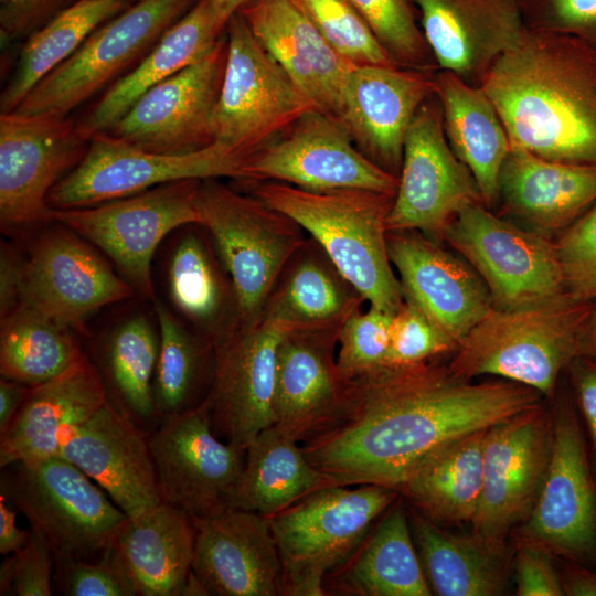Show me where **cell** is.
I'll list each match as a JSON object with an SVG mask.
<instances>
[{
    "mask_svg": "<svg viewBox=\"0 0 596 596\" xmlns=\"http://www.w3.org/2000/svg\"><path fill=\"white\" fill-rule=\"evenodd\" d=\"M344 385L341 416L304 451L336 485L395 490L446 445L535 407L544 397L517 382H476L429 362L383 368Z\"/></svg>",
    "mask_w": 596,
    "mask_h": 596,
    "instance_id": "6da1fadb",
    "label": "cell"
},
{
    "mask_svg": "<svg viewBox=\"0 0 596 596\" xmlns=\"http://www.w3.org/2000/svg\"><path fill=\"white\" fill-rule=\"evenodd\" d=\"M511 146L541 158L596 163V47L526 29L481 77Z\"/></svg>",
    "mask_w": 596,
    "mask_h": 596,
    "instance_id": "7a4b0ae2",
    "label": "cell"
},
{
    "mask_svg": "<svg viewBox=\"0 0 596 596\" xmlns=\"http://www.w3.org/2000/svg\"><path fill=\"white\" fill-rule=\"evenodd\" d=\"M253 195L306 230L370 306L396 312L404 297L386 226L394 196L361 189L310 191L276 181L257 183Z\"/></svg>",
    "mask_w": 596,
    "mask_h": 596,
    "instance_id": "3957f363",
    "label": "cell"
},
{
    "mask_svg": "<svg viewBox=\"0 0 596 596\" xmlns=\"http://www.w3.org/2000/svg\"><path fill=\"white\" fill-rule=\"evenodd\" d=\"M590 306L565 292L523 308H492L458 343L448 368L462 379L493 376L552 398L563 369L584 353Z\"/></svg>",
    "mask_w": 596,
    "mask_h": 596,
    "instance_id": "277c9868",
    "label": "cell"
},
{
    "mask_svg": "<svg viewBox=\"0 0 596 596\" xmlns=\"http://www.w3.org/2000/svg\"><path fill=\"white\" fill-rule=\"evenodd\" d=\"M0 494L24 514L55 558L102 555L128 518L98 485L62 456L1 468Z\"/></svg>",
    "mask_w": 596,
    "mask_h": 596,
    "instance_id": "5b68a950",
    "label": "cell"
},
{
    "mask_svg": "<svg viewBox=\"0 0 596 596\" xmlns=\"http://www.w3.org/2000/svg\"><path fill=\"white\" fill-rule=\"evenodd\" d=\"M398 494L377 485H332L269 517L283 563L284 595H323L326 573L349 560Z\"/></svg>",
    "mask_w": 596,
    "mask_h": 596,
    "instance_id": "8992f818",
    "label": "cell"
},
{
    "mask_svg": "<svg viewBox=\"0 0 596 596\" xmlns=\"http://www.w3.org/2000/svg\"><path fill=\"white\" fill-rule=\"evenodd\" d=\"M198 206L201 225L231 277L241 320L258 317L280 273L305 245L301 227L256 196L216 179L201 180Z\"/></svg>",
    "mask_w": 596,
    "mask_h": 596,
    "instance_id": "52a82bcc",
    "label": "cell"
},
{
    "mask_svg": "<svg viewBox=\"0 0 596 596\" xmlns=\"http://www.w3.org/2000/svg\"><path fill=\"white\" fill-rule=\"evenodd\" d=\"M226 63L212 119L213 142L251 157L316 109L237 12L227 22Z\"/></svg>",
    "mask_w": 596,
    "mask_h": 596,
    "instance_id": "ba28073f",
    "label": "cell"
},
{
    "mask_svg": "<svg viewBox=\"0 0 596 596\" xmlns=\"http://www.w3.org/2000/svg\"><path fill=\"white\" fill-rule=\"evenodd\" d=\"M199 0H137L94 30L13 111H70L129 72Z\"/></svg>",
    "mask_w": 596,
    "mask_h": 596,
    "instance_id": "9c48e42d",
    "label": "cell"
},
{
    "mask_svg": "<svg viewBox=\"0 0 596 596\" xmlns=\"http://www.w3.org/2000/svg\"><path fill=\"white\" fill-rule=\"evenodd\" d=\"M248 159L217 143L185 155L155 153L99 132L91 138L81 162L52 188L47 204L87 207L189 179L247 181Z\"/></svg>",
    "mask_w": 596,
    "mask_h": 596,
    "instance_id": "30bf717a",
    "label": "cell"
},
{
    "mask_svg": "<svg viewBox=\"0 0 596 596\" xmlns=\"http://www.w3.org/2000/svg\"><path fill=\"white\" fill-rule=\"evenodd\" d=\"M200 182L181 180L93 206L52 209L51 221L97 246L134 289L155 300L153 254L171 231L187 224L201 225Z\"/></svg>",
    "mask_w": 596,
    "mask_h": 596,
    "instance_id": "8fae6325",
    "label": "cell"
},
{
    "mask_svg": "<svg viewBox=\"0 0 596 596\" xmlns=\"http://www.w3.org/2000/svg\"><path fill=\"white\" fill-rule=\"evenodd\" d=\"M485 281L493 308L512 310L565 294L554 242L489 211L465 206L441 235Z\"/></svg>",
    "mask_w": 596,
    "mask_h": 596,
    "instance_id": "7c38bea8",
    "label": "cell"
},
{
    "mask_svg": "<svg viewBox=\"0 0 596 596\" xmlns=\"http://www.w3.org/2000/svg\"><path fill=\"white\" fill-rule=\"evenodd\" d=\"M91 138L54 113H0V224L15 232L52 222V188L85 156Z\"/></svg>",
    "mask_w": 596,
    "mask_h": 596,
    "instance_id": "4fadbf2b",
    "label": "cell"
},
{
    "mask_svg": "<svg viewBox=\"0 0 596 596\" xmlns=\"http://www.w3.org/2000/svg\"><path fill=\"white\" fill-rule=\"evenodd\" d=\"M553 445L538 499L515 528L517 542L553 557L596 566V483L586 443L572 405L561 400L552 412Z\"/></svg>",
    "mask_w": 596,
    "mask_h": 596,
    "instance_id": "5bb4252c",
    "label": "cell"
},
{
    "mask_svg": "<svg viewBox=\"0 0 596 596\" xmlns=\"http://www.w3.org/2000/svg\"><path fill=\"white\" fill-rule=\"evenodd\" d=\"M148 439L161 502L192 520L233 508L245 450L217 437L204 400L162 417Z\"/></svg>",
    "mask_w": 596,
    "mask_h": 596,
    "instance_id": "9a60e30c",
    "label": "cell"
},
{
    "mask_svg": "<svg viewBox=\"0 0 596 596\" xmlns=\"http://www.w3.org/2000/svg\"><path fill=\"white\" fill-rule=\"evenodd\" d=\"M247 182L276 181L310 191L361 189L395 195L398 177L368 158L342 124L312 109L253 153Z\"/></svg>",
    "mask_w": 596,
    "mask_h": 596,
    "instance_id": "2e32d148",
    "label": "cell"
},
{
    "mask_svg": "<svg viewBox=\"0 0 596 596\" xmlns=\"http://www.w3.org/2000/svg\"><path fill=\"white\" fill-rule=\"evenodd\" d=\"M553 445L552 414L543 403L487 429L482 490L472 532L505 545L529 517L541 491Z\"/></svg>",
    "mask_w": 596,
    "mask_h": 596,
    "instance_id": "e0dca14e",
    "label": "cell"
},
{
    "mask_svg": "<svg viewBox=\"0 0 596 596\" xmlns=\"http://www.w3.org/2000/svg\"><path fill=\"white\" fill-rule=\"evenodd\" d=\"M241 321L214 344L212 383L203 400L217 436L245 450L275 424L276 358L289 330L263 312Z\"/></svg>",
    "mask_w": 596,
    "mask_h": 596,
    "instance_id": "ac0fdd59",
    "label": "cell"
},
{
    "mask_svg": "<svg viewBox=\"0 0 596 596\" xmlns=\"http://www.w3.org/2000/svg\"><path fill=\"white\" fill-rule=\"evenodd\" d=\"M475 202H482L479 189L448 142L439 104L426 99L406 132L387 231L443 235L449 222Z\"/></svg>",
    "mask_w": 596,
    "mask_h": 596,
    "instance_id": "d6986e66",
    "label": "cell"
},
{
    "mask_svg": "<svg viewBox=\"0 0 596 596\" xmlns=\"http://www.w3.org/2000/svg\"><path fill=\"white\" fill-rule=\"evenodd\" d=\"M226 52L222 35L205 57L148 89L105 132L161 155H185L211 146Z\"/></svg>",
    "mask_w": 596,
    "mask_h": 596,
    "instance_id": "ffe728a7",
    "label": "cell"
},
{
    "mask_svg": "<svg viewBox=\"0 0 596 596\" xmlns=\"http://www.w3.org/2000/svg\"><path fill=\"white\" fill-rule=\"evenodd\" d=\"M134 290L73 231L54 230L38 240L25 260L21 305L84 332L91 313Z\"/></svg>",
    "mask_w": 596,
    "mask_h": 596,
    "instance_id": "44dd1931",
    "label": "cell"
},
{
    "mask_svg": "<svg viewBox=\"0 0 596 596\" xmlns=\"http://www.w3.org/2000/svg\"><path fill=\"white\" fill-rule=\"evenodd\" d=\"M192 573L206 595H284V570L269 520L230 508L193 520Z\"/></svg>",
    "mask_w": 596,
    "mask_h": 596,
    "instance_id": "7402d4cb",
    "label": "cell"
},
{
    "mask_svg": "<svg viewBox=\"0 0 596 596\" xmlns=\"http://www.w3.org/2000/svg\"><path fill=\"white\" fill-rule=\"evenodd\" d=\"M387 249L404 299L458 343L493 308L478 273L417 231L389 232Z\"/></svg>",
    "mask_w": 596,
    "mask_h": 596,
    "instance_id": "603a6c76",
    "label": "cell"
},
{
    "mask_svg": "<svg viewBox=\"0 0 596 596\" xmlns=\"http://www.w3.org/2000/svg\"><path fill=\"white\" fill-rule=\"evenodd\" d=\"M60 456L98 485L127 517L161 502L148 432L109 401L68 433Z\"/></svg>",
    "mask_w": 596,
    "mask_h": 596,
    "instance_id": "cb8c5ba5",
    "label": "cell"
},
{
    "mask_svg": "<svg viewBox=\"0 0 596 596\" xmlns=\"http://www.w3.org/2000/svg\"><path fill=\"white\" fill-rule=\"evenodd\" d=\"M430 93L433 77L418 71L354 65L343 86L338 120L368 158L396 175L406 132Z\"/></svg>",
    "mask_w": 596,
    "mask_h": 596,
    "instance_id": "d4e9b609",
    "label": "cell"
},
{
    "mask_svg": "<svg viewBox=\"0 0 596 596\" xmlns=\"http://www.w3.org/2000/svg\"><path fill=\"white\" fill-rule=\"evenodd\" d=\"M440 70L479 84L528 26L519 0H411Z\"/></svg>",
    "mask_w": 596,
    "mask_h": 596,
    "instance_id": "484cf974",
    "label": "cell"
},
{
    "mask_svg": "<svg viewBox=\"0 0 596 596\" xmlns=\"http://www.w3.org/2000/svg\"><path fill=\"white\" fill-rule=\"evenodd\" d=\"M246 24L316 109L338 119L353 64L324 40L297 0H251Z\"/></svg>",
    "mask_w": 596,
    "mask_h": 596,
    "instance_id": "4316f807",
    "label": "cell"
},
{
    "mask_svg": "<svg viewBox=\"0 0 596 596\" xmlns=\"http://www.w3.org/2000/svg\"><path fill=\"white\" fill-rule=\"evenodd\" d=\"M339 331H288L276 358L275 426L297 441L312 439L341 416L345 385L339 380L332 342Z\"/></svg>",
    "mask_w": 596,
    "mask_h": 596,
    "instance_id": "83f0119b",
    "label": "cell"
},
{
    "mask_svg": "<svg viewBox=\"0 0 596 596\" xmlns=\"http://www.w3.org/2000/svg\"><path fill=\"white\" fill-rule=\"evenodd\" d=\"M108 401L97 366L84 353L60 375L32 386L0 435V468L60 456L68 433Z\"/></svg>",
    "mask_w": 596,
    "mask_h": 596,
    "instance_id": "f1b7e54d",
    "label": "cell"
},
{
    "mask_svg": "<svg viewBox=\"0 0 596 596\" xmlns=\"http://www.w3.org/2000/svg\"><path fill=\"white\" fill-rule=\"evenodd\" d=\"M498 200L522 227L551 238L596 203V163L547 160L511 146Z\"/></svg>",
    "mask_w": 596,
    "mask_h": 596,
    "instance_id": "f546056e",
    "label": "cell"
},
{
    "mask_svg": "<svg viewBox=\"0 0 596 596\" xmlns=\"http://www.w3.org/2000/svg\"><path fill=\"white\" fill-rule=\"evenodd\" d=\"M194 542L193 520L160 502L128 517L111 547L138 596H182L192 571Z\"/></svg>",
    "mask_w": 596,
    "mask_h": 596,
    "instance_id": "4dcf8cb0",
    "label": "cell"
},
{
    "mask_svg": "<svg viewBox=\"0 0 596 596\" xmlns=\"http://www.w3.org/2000/svg\"><path fill=\"white\" fill-rule=\"evenodd\" d=\"M211 0H199L126 75L78 120L93 137L108 131L148 89L205 57L223 35Z\"/></svg>",
    "mask_w": 596,
    "mask_h": 596,
    "instance_id": "1f68e13d",
    "label": "cell"
},
{
    "mask_svg": "<svg viewBox=\"0 0 596 596\" xmlns=\"http://www.w3.org/2000/svg\"><path fill=\"white\" fill-rule=\"evenodd\" d=\"M433 94L451 149L472 174L485 205L491 206L498 201L500 172L511 148L500 115L480 85L448 71L433 76Z\"/></svg>",
    "mask_w": 596,
    "mask_h": 596,
    "instance_id": "d6a6232c",
    "label": "cell"
},
{
    "mask_svg": "<svg viewBox=\"0 0 596 596\" xmlns=\"http://www.w3.org/2000/svg\"><path fill=\"white\" fill-rule=\"evenodd\" d=\"M413 539L429 585L440 596H497L508 579L505 545L476 533L449 532L417 510L409 518Z\"/></svg>",
    "mask_w": 596,
    "mask_h": 596,
    "instance_id": "836d02e7",
    "label": "cell"
},
{
    "mask_svg": "<svg viewBox=\"0 0 596 596\" xmlns=\"http://www.w3.org/2000/svg\"><path fill=\"white\" fill-rule=\"evenodd\" d=\"M487 429L461 437L433 454L397 487V492L440 525L471 523L482 490Z\"/></svg>",
    "mask_w": 596,
    "mask_h": 596,
    "instance_id": "e575fe53",
    "label": "cell"
},
{
    "mask_svg": "<svg viewBox=\"0 0 596 596\" xmlns=\"http://www.w3.org/2000/svg\"><path fill=\"white\" fill-rule=\"evenodd\" d=\"M297 443L275 425L256 436L245 449L233 508L269 518L311 492L336 485L308 460Z\"/></svg>",
    "mask_w": 596,
    "mask_h": 596,
    "instance_id": "d590c367",
    "label": "cell"
},
{
    "mask_svg": "<svg viewBox=\"0 0 596 596\" xmlns=\"http://www.w3.org/2000/svg\"><path fill=\"white\" fill-rule=\"evenodd\" d=\"M128 0H78L25 39L15 68L0 94V113L18 108L32 88L71 57Z\"/></svg>",
    "mask_w": 596,
    "mask_h": 596,
    "instance_id": "8d00e7d4",
    "label": "cell"
},
{
    "mask_svg": "<svg viewBox=\"0 0 596 596\" xmlns=\"http://www.w3.org/2000/svg\"><path fill=\"white\" fill-rule=\"evenodd\" d=\"M361 298L330 260L302 255L263 313L289 331H339Z\"/></svg>",
    "mask_w": 596,
    "mask_h": 596,
    "instance_id": "74e56055",
    "label": "cell"
},
{
    "mask_svg": "<svg viewBox=\"0 0 596 596\" xmlns=\"http://www.w3.org/2000/svg\"><path fill=\"white\" fill-rule=\"evenodd\" d=\"M344 586L364 596H430L404 504L393 503L344 574Z\"/></svg>",
    "mask_w": 596,
    "mask_h": 596,
    "instance_id": "f35d334b",
    "label": "cell"
},
{
    "mask_svg": "<svg viewBox=\"0 0 596 596\" xmlns=\"http://www.w3.org/2000/svg\"><path fill=\"white\" fill-rule=\"evenodd\" d=\"M83 354L71 328L30 307L21 305L1 317V377L36 386L63 373Z\"/></svg>",
    "mask_w": 596,
    "mask_h": 596,
    "instance_id": "ab89813d",
    "label": "cell"
},
{
    "mask_svg": "<svg viewBox=\"0 0 596 596\" xmlns=\"http://www.w3.org/2000/svg\"><path fill=\"white\" fill-rule=\"evenodd\" d=\"M158 353L159 333L140 315L114 330L104 353L102 377L111 390L108 401L147 432L159 423L153 402Z\"/></svg>",
    "mask_w": 596,
    "mask_h": 596,
    "instance_id": "60d3db41",
    "label": "cell"
},
{
    "mask_svg": "<svg viewBox=\"0 0 596 596\" xmlns=\"http://www.w3.org/2000/svg\"><path fill=\"white\" fill-rule=\"evenodd\" d=\"M159 353L153 377L158 421L196 406L194 394L202 374L205 349L159 301L155 302ZM200 404V403H199Z\"/></svg>",
    "mask_w": 596,
    "mask_h": 596,
    "instance_id": "b9f144b4",
    "label": "cell"
},
{
    "mask_svg": "<svg viewBox=\"0 0 596 596\" xmlns=\"http://www.w3.org/2000/svg\"><path fill=\"white\" fill-rule=\"evenodd\" d=\"M172 302L189 319L206 324L222 308L223 289L216 268L204 243L193 234L175 246L168 267Z\"/></svg>",
    "mask_w": 596,
    "mask_h": 596,
    "instance_id": "7bdbcfd3",
    "label": "cell"
},
{
    "mask_svg": "<svg viewBox=\"0 0 596 596\" xmlns=\"http://www.w3.org/2000/svg\"><path fill=\"white\" fill-rule=\"evenodd\" d=\"M330 46L353 65L398 66L349 0H297Z\"/></svg>",
    "mask_w": 596,
    "mask_h": 596,
    "instance_id": "ee69618b",
    "label": "cell"
},
{
    "mask_svg": "<svg viewBox=\"0 0 596 596\" xmlns=\"http://www.w3.org/2000/svg\"><path fill=\"white\" fill-rule=\"evenodd\" d=\"M398 66L425 67L432 52L411 0H349Z\"/></svg>",
    "mask_w": 596,
    "mask_h": 596,
    "instance_id": "f6af8a7d",
    "label": "cell"
},
{
    "mask_svg": "<svg viewBox=\"0 0 596 596\" xmlns=\"http://www.w3.org/2000/svg\"><path fill=\"white\" fill-rule=\"evenodd\" d=\"M392 316L370 306L365 312L354 311L338 332L339 351L336 370L345 384L385 365Z\"/></svg>",
    "mask_w": 596,
    "mask_h": 596,
    "instance_id": "bcb514c9",
    "label": "cell"
},
{
    "mask_svg": "<svg viewBox=\"0 0 596 596\" xmlns=\"http://www.w3.org/2000/svg\"><path fill=\"white\" fill-rule=\"evenodd\" d=\"M457 343L423 310L404 299L391 318L384 368H409L455 351Z\"/></svg>",
    "mask_w": 596,
    "mask_h": 596,
    "instance_id": "7dc6e473",
    "label": "cell"
},
{
    "mask_svg": "<svg viewBox=\"0 0 596 596\" xmlns=\"http://www.w3.org/2000/svg\"><path fill=\"white\" fill-rule=\"evenodd\" d=\"M565 292L582 302L596 301V203L554 242Z\"/></svg>",
    "mask_w": 596,
    "mask_h": 596,
    "instance_id": "c3c4849f",
    "label": "cell"
},
{
    "mask_svg": "<svg viewBox=\"0 0 596 596\" xmlns=\"http://www.w3.org/2000/svg\"><path fill=\"white\" fill-rule=\"evenodd\" d=\"M53 584L66 596H138L111 546L94 558L56 557Z\"/></svg>",
    "mask_w": 596,
    "mask_h": 596,
    "instance_id": "681fc988",
    "label": "cell"
},
{
    "mask_svg": "<svg viewBox=\"0 0 596 596\" xmlns=\"http://www.w3.org/2000/svg\"><path fill=\"white\" fill-rule=\"evenodd\" d=\"M54 566L55 557L50 546L31 530L28 543L1 563L0 595H53Z\"/></svg>",
    "mask_w": 596,
    "mask_h": 596,
    "instance_id": "f907efd6",
    "label": "cell"
},
{
    "mask_svg": "<svg viewBox=\"0 0 596 596\" xmlns=\"http://www.w3.org/2000/svg\"><path fill=\"white\" fill-rule=\"evenodd\" d=\"M529 29L579 39L596 47V0H519Z\"/></svg>",
    "mask_w": 596,
    "mask_h": 596,
    "instance_id": "816d5d0a",
    "label": "cell"
},
{
    "mask_svg": "<svg viewBox=\"0 0 596 596\" xmlns=\"http://www.w3.org/2000/svg\"><path fill=\"white\" fill-rule=\"evenodd\" d=\"M517 543L515 594L518 596L564 595L560 574L553 565V556L535 545Z\"/></svg>",
    "mask_w": 596,
    "mask_h": 596,
    "instance_id": "f5cc1de1",
    "label": "cell"
},
{
    "mask_svg": "<svg viewBox=\"0 0 596 596\" xmlns=\"http://www.w3.org/2000/svg\"><path fill=\"white\" fill-rule=\"evenodd\" d=\"M78 0H8L0 9L2 42L25 40Z\"/></svg>",
    "mask_w": 596,
    "mask_h": 596,
    "instance_id": "db71d44e",
    "label": "cell"
},
{
    "mask_svg": "<svg viewBox=\"0 0 596 596\" xmlns=\"http://www.w3.org/2000/svg\"><path fill=\"white\" fill-rule=\"evenodd\" d=\"M570 369L576 401L588 429L596 464V355L579 354Z\"/></svg>",
    "mask_w": 596,
    "mask_h": 596,
    "instance_id": "11a10c76",
    "label": "cell"
},
{
    "mask_svg": "<svg viewBox=\"0 0 596 596\" xmlns=\"http://www.w3.org/2000/svg\"><path fill=\"white\" fill-rule=\"evenodd\" d=\"M25 260L9 246L0 249V318L17 309L22 301Z\"/></svg>",
    "mask_w": 596,
    "mask_h": 596,
    "instance_id": "9f6ffc18",
    "label": "cell"
},
{
    "mask_svg": "<svg viewBox=\"0 0 596 596\" xmlns=\"http://www.w3.org/2000/svg\"><path fill=\"white\" fill-rule=\"evenodd\" d=\"M18 510L0 494V553L4 556L20 551L31 536L17 524Z\"/></svg>",
    "mask_w": 596,
    "mask_h": 596,
    "instance_id": "6f0895ef",
    "label": "cell"
},
{
    "mask_svg": "<svg viewBox=\"0 0 596 596\" xmlns=\"http://www.w3.org/2000/svg\"><path fill=\"white\" fill-rule=\"evenodd\" d=\"M564 595L596 596V571L568 562L560 574Z\"/></svg>",
    "mask_w": 596,
    "mask_h": 596,
    "instance_id": "680465c9",
    "label": "cell"
},
{
    "mask_svg": "<svg viewBox=\"0 0 596 596\" xmlns=\"http://www.w3.org/2000/svg\"><path fill=\"white\" fill-rule=\"evenodd\" d=\"M31 386L0 379V435L3 434L26 398Z\"/></svg>",
    "mask_w": 596,
    "mask_h": 596,
    "instance_id": "91938a15",
    "label": "cell"
},
{
    "mask_svg": "<svg viewBox=\"0 0 596 596\" xmlns=\"http://www.w3.org/2000/svg\"><path fill=\"white\" fill-rule=\"evenodd\" d=\"M215 17L222 28H226L228 20L251 0H211Z\"/></svg>",
    "mask_w": 596,
    "mask_h": 596,
    "instance_id": "94428289",
    "label": "cell"
},
{
    "mask_svg": "<svg viewBox=\"0 0 596 596\" xmlns=\"http://www.w3.org/2000/svg\"><path fill=\"white\" fill-rule=\"evenodd\" d=\"M583 350L585 354L596 355V301L590 306V310L584 326Z\"/></svg>",
    "mask_w": 596,
    "mask_h": 596,
    "instance_id": "6125c7cd",
    "label": "cell"
},
{
    "mask_svg": "<svg viewBox=\"0 0 596 596\" xmlns=\"http://www.w3.org/2000/svg\"><path fill=\"white\" fill-rule=\"evenodd\" d=\"M129 1V0H128Z\"/></svg>",
    "mask_w": 596,
    "mask_h": 596,
    "instance_id": "be15d7a7",
    "label": "cell"
}]
</instances>
